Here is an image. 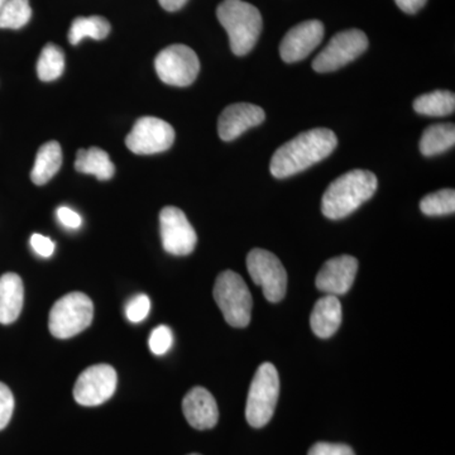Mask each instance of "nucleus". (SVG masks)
<instances>
[{
    "mask_svg": "<svg viewBox=\"0 0 455 455\" xmlns=\"http://www.w3.org/2000/svg\"><path fill=\"white\" fill-rule=\"evenodd\" d=\"M337 145L338 139L333 131L315 128L302 132L275 152L269 170L274 178H290L324 160Z\"/></svg>",
    "mask_w": 455,
    "mask_h": 455,
    "instance_id": "f257e3e1",
    "label": "nucleus"
},
{
    "mask_svg": "<svg viewBox=\"0 0 455 455\" xmlns=\"http://www.w3.org/2000/svg\"><path fill=\"white\" fill-rule=\"evenodd\" d=\"M377 178L366 170H352L334 180L323 196L322 212L331 220H339L357 211L377 190Z\"/></svg>",
    "mask_w": 455,
    "mask_h": 455,
    "instance_id": "f03ea898",
    "label": "nucleus"
},
{
    "mask_svg": "<svg viewBox=\"0 0 455 455\" xmlns=\"http://www.w3.org/2000/svg\"><path fill=\"white\" fill-rule=\"evenodd\" d=\"M217 17L229 36L233 53L236 56L250 53L262 31L259 9L243 0H224L217 9Z\"/></svg>",
    "mask_w": 455,
    "mask_h": 455,
    "instance_id": "7ed1b4c3",
    "label": "nucleus"
},
{
    "mask_svg": "<svg viewBox=\"0 0 455 455\" xmlns=\"http://www.w3.org/2000/svg\"><path fill=\"white\" fill-rule=\"evenodd\" d=\"M212 295L228 324L235 328L250 324L253 300L242 276L233 271L221 272L215 281Z\"/></svg>",
    "mask_w": 455,
    "mask_h": 455,
    "instance_id": "20e7f679",
    "label": "nucleus"
},
{
    "mask_svg": "<svg viewBox=\"0 0 455 455\" xmlns=\"http://www.w3.org/2000/svg\"><path fill=\"white\" fill-rule=\"evenodd\" d=\"M280 395V377L269 362L260 364L248 391L245 419L253 427H263L271 421Z\"/></svg>",
    "mask_w": 455,
    "mask_h": 455,
    "instance_id": "39448f33",
    "label": "nucleus"
},
{
    "mask_svg": "<svg viewBox=\"0 0 455 455\" xmlns=\"http://www.w3.org/2000/svg\"><path fill=\"white\" fill-rule=\"evenodd\" d=\"M94 305L83 292H70L57 300L50 311L51 334L59 339H68L82 333L92 324Z\"/></svg>",
    "mask_w": 455,
    "mask_h": 455,
    "instance_id": "423d86ee",
    "label": "nucleus"
},
{
    "mask_svg": "<svg viewBox=\"0 0 455 455\" xmlns=\"http://www.w3.org/2000/svg\"><path fill=\"white\" fill-rule=\"evenodd\" d=\"M155 68L161 82L185 88L196 82L200 71V61L196 51L190 47L172 44L158 53Z\"/></svg>",
    "mask_w": 455,
    "mask_h": 455,
    "instance_id": "0eeeda50",
    "label": "nucleus"
},
{
    "mask_svg": "<svg viewBox=\"0 0 455 455\" xmlns=\"http://www.w3.org/2000/svg\"><path fill=\"white\" fill-rule=\"evenodd\" d=\"M247 269L253 283L262 287L269 302H280L286 295L287 274L281 260L269 251L254 248L247 256Z\"/></svg>",
    "mask_w": 455,
    "mask_h": 455,
    "instance_id": "6e6552de",
    "label": "nucleus"
},
{
    "mask_svg": "<svg viewBox=\"0 0 455 455\" xmlns=\"http://www.w3.org/2000/svg\"><path fill=\"white\" fill-rule=\"evenodd\" d=\"M368 47L366 33L359 29H347L337 33L328 46L315 57L313 68L316 73L325 74L339 70L353 60L361 56Z\"/></svg>",
    "mask_w": 455,
    "mask_h": 455,
    "instance_id": "1a4fd4ad",
    "label": "nucleus"
},
{
    "mask_svg": "<svg viewBox=\"0 0 455 455\" xmlns=\"http://www.w3.org/2000/svg\"><path fill=\"white\" fill-rule=\"evenodd\" d=\"M175 142V131L169 123L155 116H143L136 122L125 145L136 155H155L167 151Z\"/></svg>",
    "mask_w": 455,
    "mask_h": 455,
    "instance_id": "9d476101",
    "label": "nucleus"
},
{
    "mask_svg": "<svg viewBox=\"0 0 455 455\" xmlns=\"http://www.w3.org/2000/svg\"><path fill=\"white\" fill-rule=\"evenodd\" d=\"M116 370L109 364H95L84 371L75 383L74 398L79 405L99 406L116 390Z\"/></svg>",
    "mask_w": 455,
    "mask_h": 455,
    "instance_id": "9b49d317",
    "label": "nucleus"
},
{
    "mask_svg": "<svg viewBox=\"0 0 455 455\" xmlns=\"http://www.w3.org/2000/svg\"><path fill=\"white\" fill-rule=\"evenodd\" d=\"M161 239L164 250L173 256H188L196 250L197 235L185 212L166 206L160 214Z\"/></svg>",
    "mask_w": 455,
    "mask_h": 455,
    "instance_id": "f8f14e48",
    "label": "nucleus"
},
{
    "mask_svg": "<svg viewBox=\"0 0 455 455\" xmlns=\"http://www.w3.org/2000/svg\"><path fill=\"white\" fill-rule=\"evenodd\" d=\"M324 26L320 20H307L293 27L280 44V55L287 64L301 61L322 44Z\"/></svg>",
    "mask_w": 455,
    "mask_h": 455,
    "instance_id": "ddd939ff",
    "label": "nucleus"
},
{
    "mask_svg": "<svg viewBox=\"0 0 455 455\" xmlns=\"http://www.w3.org/2000/svg\"><path fill=\"white\" fill-rule=\"evenodd\" d=\"M358 271V260L352 256L335 257L326 260L317 272V290L328 295H346L352 289Z\"/></svg>",
    "mask_w": 455,
    "mask_h": 455,
    "instance_id": "4468645a",
    "label": "nucleus"
},
{
    "mask_svg": "<svg viewBox=\"0 0 455 455\" xmlns=\"http://www.w3.org/2000/svg\"><path fill=\"white\" fill-rule=\"evenodd\" d=\"M265 110L250 103H236L227 107L218 121V133L226 142L238 139L250 128L265 121Z\"/></svg>",
    "mask_w": 455,
    "mask_h": 455,
    "instance_id": "2eb2a0df",
    "label": "nucleus"
},
{
    "mask_svg": "<svg viewBox=\"0 0 455 455\" xmlns=\"http://www.w3.org/2000/svg\"><path fill=\"white\" fill-rule=\"evenodd\" d=\"M182 411L191 427L197 430L214 427L220 420V410L214 396L204 387H194L182 400Z\"/></svg>",
    "mask_w": 455,
    "mask_h": 455,
    "instance_id": "dca6fc26",
    "label": "nucleus"
},
{
    "mask_svg": "<svg viewBox=\"0 0 455 455\" xmlns=\"http://www.w3.org/2000/svg\"><path fill=\"white\" fill-rule=\"evenodd\" d=\"M25 301L22 278L13 272L0 277V324L16 322Z\"/></svg>",
    "mask_w": 455,
    "mask_h": 455,
    "instance_id": "f3484780",
    "label": "nucleus"
},
{
    "mask_svg": "<svg viewBox=\"0 0 455 455\" xmlns=\"http://www.w3.org/2000/svg\"><path fill=\"white\" fill-rule=\"evenodd\" d=\"M341 324V304L334 295L319 299L310 316V326L316 337H333Z\"/></svg>",
    "mask_w": 455,
    "mask_h": 455,
    "instance_id": "a211bd4d",
    "label": "nucleus"
},
{
    "mask_svg": "<svg viewBox=\"0 0 455 455\" xmlns=\"http://www.w3.org/2000/svg\"><path fill=\"white\" fill-rule=\"evenodd\" d=\"M62 164L61 146L56 140L44 143L36 156L31 172L33 184L44 185L59 172Z\"/></svg>",
    "mask_w": 455,
    "mask_h": 455,
    "instance_id": "6ab92c4d",
    "label": "nucleus"
},
{
    "mask_svg": "<svg viewBox=\"0 0 455 455\" xmlns=\"http://www.w3.org/2000/svg\"><path fill=\"white\" fill-rule=\"evenodd\" d=\"M75 169L82 173L94 175L100 181L112 179L116 173V166L110 161L109 155L98 147L79 149L75 161Z\"/></svg>",
    "mask_w": 455,
    "mask_h": 455,
    "instance_id": "aec40b11",
    "label": "nucleus"
},
{
    "mask_svg": "<svg viewBox=\"0 0 455 455\" xmlns=\"http://www.w3.org/2000/svg\"><path fill=\"white\" fill-rule=\"evenodd\" d=\"M455 145L454 124H434L424 131L420 140L421 154L431 157L448 151Z\"/></svg>",
    "mask_w": 455,
    "mask_h": 455,
    "instance_id": "412c9836",
    "label": "nucleus"
},
{
    "mask_svg": "<svg viewBox=\"0 0 455 455\" xmlns=\"http://www.w3.org/2000/svg\"><path fill=\"white\" fill-rule=\"evenodd\" d=\"M416 113L427 116H445L453 114L455 109L454 92L436 90L421 95L414 101Z\"/></svg>",
    "mask_w": 455,
    "mask_h": 455,
    "instance_id": "4be33fe9",
    "label": "nucleus"
},
{
    "mask_svg": "<svg viewBox=\"0 0 455 455\" xmlns=\"http://www.w3.org/2000/svg\"><path fill=\"white\" fill-rule=\"evenodd\" d=\"M110 33V23L106 18L79 17L74 20L71 25L70 32H68V41L71 44L76 46L84 38H92V40H104Z\"/></svg>",
    "mask_w": 455,
    "mask_h": 455,
    "instance_id": "5701e85b",
    "label": "nucleus"
},
{
    "mask_svg": "<svg viewBox=\"0 0 455 455\" xmlns=\"http://www.w3.org/2000/svg\"><path fill=\"white\" fill-rule=\"evenodd\" d=\"M65 70V55L59 46L47 44L41 51L37 62V75L42 82L59 79Z\"/></svg>",
    "mask_w": 455,
    "mask_h": 455,
    "instance_id": "b1692460",
    "label": "nucleus"
},
{
    "mask_svg": "<svg viewBox=\"0 0 455 455\" xmlns=\"http://www.w3.org/2000/svg\"><path fill=\"white\" fill-rule=\"evenodd\" d=\"M32 9L29 0H8L0 11V28L20 29L29 22Z\"/></svg>",
    "mask_w": 455,
    "mask_h": 455,
    "instance_id": "393cba45",
    "label": "nucleus"
},
{
    "mask_svg": "<svg viewBox=\"0 0 455 455\" xmlns=\"http://www.w3.org/2000/svg\"><path fill=\"white\" fill-rule=\"evenodd\" d=\"M421 212L427 217L454 214L455 193L453 188H444L429 194L420 202Z\"/></svg>",
    "mask_w": 455,
    "mask_h": 455,
    "instance_id": "a878e982",
    "label": "nucleus"
},
{
    "mask_svg": "<svg viewBox=\"0 0 455 455\" xmlns=\"http://www.w3.org/2000/svg\"><path fill=\"white\" fill-rule=\"evenodd\" d=\"M172 343V331L166 325H160L154 329L148 340L149 349L156 355H163L164 353L169 352Z\"/></svg>",
    "mask_w": 455,
    "mask_h": 455,
    "instance_id": "bb28decb",
    "label": "nucleus"
},
{
    "mask_svg": "<svg viewBox=\"0 0 455 455\" xmlns=\"http://www.w3.org/2000/svg\"><path fill=\"white\" fill-rule=\"evenodd\" d=\"M149 310H151V301L148 296L140 293L128 302L125 307V316L131 323H140L148 316Z\"/></svg>",
    "mask_w": 455,
    "mask_h": 455,
    "instance_id": "cd10ccee",
    "label": "nucleus"
},
{
    "mask_svg": "<svg viewBox=\"0 0 455 455\" xmlns=\"http://www.w3.org/2000/svg\"><path fill=\"white\" fill-rule=\"evenodd\" d=\"M14 411V397L7 385L0 382V430L7 427Z\"/></svg>",
    "mask_w": 455,
    "mask_h": 455,
    "instance_id": "c85d7f7f",
    "label": "nucleus"
},
{
    "mask_svg": "<svg viewBox=\"0 0 455 455\" xmlns=\"http://www.w3.org/2000/svg\"><path fill=\"white\" fill-rule=\"evenodd\" d=\"M307 455H355V453L349 445L320 442L310 448Z\"/></svg>",
    "mask_w": 455,
    "mask_h": 455,
    "instance_id": "c756f323",
    "label": "nucleus"
},
{
    "mask_svg": "<svg viewBox=\"0 0 455 455\" xmlns=\"http://www.w3.org/2000/svg\"><path fill=\"white\" fill-rule=\"evenodd\" d=\"M31 247L38 256L44 257V259H49L55 252V242L51 241L46 235H33Z\"/></svg>",
    "mask_w": 455,
    "mask_h": 455,
    "instance_id": "7c9ffc66",
    "label": "nucleus"
},
{
    "mask_svg": "<svg viewBox=\"0 0 455 455\" xmlns=\"http://www.w3.org/2000/svg\"><path fill=\"white\" fill-rule=\"evenodd\" d=\"M56 214L60 223L68 228V229H77V228L82 227V217L68 206H61V208L57 209Z\"/></svg>",
    "mask_w": 455,
    "mask_h": 455,
    "instance_id": "2f4dec72",
    "label": "nucleus"
},
{
    "mask_svg": "<svg viewBox=\"0 0 455 455\" xmlns=\"http://www.w3.org/2000/svg\"><path fill=\"white\" fill-rule=\"evenodd\" d=\"M397 7L407 14H415L424 7L427 0H395Z\"/></svg>",
    "mask_w": 455,
    "mask_h": 455,
    "instance_id": "473e14b6",
    "label": "nucleus"
},
{
    "mask_svg": "<svg viewBox=\"0 0 455 455\" xmlns=\"http://www.w3.org/2000/svg\"><path fill=\"white\" fill-rule=\"evenodd\" d=\"M158 2H160L161 7H163L164 11L176 12L184 7L188 0H158Z\"/></svg>",
    "mask_w": 455,
    "mask_h": 455,
    "instance_id": "72a5a7b5",
    "label": "nucleus"
},
{
    "mask_svg": "<svg viewBox=\"0 0 455 455\" xmlns=\"http://www.w3.org/2000/svg\"><path fill=\"white\" fill-rule=\"evenodd\" d=\"M7 2L8 0H0V11H2V8L4 7V4Z\"/></svg>",
    "mask_w": 455,
    "mask_h": 455,
    "instance_id": "f704fd0d",
    "label": "nucleus"
},
{
    "mask_svg": "<svg viewBox=\"0 0 455 455\" xmlns=\"http://www.w3.org/2000/svg\"><path fill=\"white\" fill-rule=\"evenodd\" d=\"M190 455H202V454H190Z\"/></svg>",
    "mask_w": 455,
    "mask_h": 455,
    "instance_id": "c9c22d12",
    "label": "nucleus"
}]
</instances>
